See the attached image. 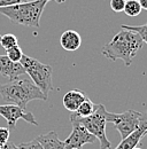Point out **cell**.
<instances>
[{
    "instance_id": "6da1fadb",
    "label": "cell",
    "mask_w": 147,
    "mask_h": 149,
    "mask_svg": "<svg viewBox=\"0 0 147 149\" xmlns=\"http://www.w3.org/2000/svg\"><path fill=\"white\" fill-rule=\"evenodd\" d=\"M144 45L140 36L131 30L122 29L102 48V55L110 61L122 60L125 67H130L133 57L138 54Z\"/></svg>"
},
{
    "instance_id": "7a4b0ae2",
    "label": "cell",
    "mask_w": 147,
    "mask_h": 149,
    "mask_svg": "<svg viewBox=\"0 0 147 149\" xmlns=\"http://www.w3.org/2000/svg\"><path fill=\"white\" fill-rule=\"evenodd\" d=\"M0 95L7 103H14L24 110L30 101H46L48 99L32 80L27 78H16L9 83L0 84Z\"/></svg>"
},
{
    "instance_id": "3957f363",
    "label": "cell",
    "mask_w": 147,
    "mask_h": 149,
    "mask_svg": "<svg viewBox=\"0 0 147 149\" xmlns=\"http://www.w3.org/2000/svg\"><path fill=\"white\" fill-rule=\"evenodd\" d=\"M46 2V0H32L18 5L0 7V14L5 15L12 22L20 25L39 28L40 17L43 15Z\"/></svg>"
},
{
    "instance_id": "277c9868",
    "label": "cell",
    "mask_w": 147,
    "mask_h": 149,
    "mask_svg": "<svg viewBox=\"0 0 147 149\" xmlns=\"http://www.w3.org/2000/svg\"><path fill=\"white\" fill-rule=\"evenodd\" d=\"M106 108L104 104H97V109L88 117H76L73 113L70 115V122H77L82 126L95 136L100 142V149H110L111 143L106 135Z\"/></svg>"
},
{
    "instance_id": "5b68a950",
    "label": "cell",
    "mask_w": 147,
    "mask_h": 149,
    "mask_svg": "<svg viewBox=\"0 0 147 149\" xmlns=\"http://www.w3.org/2000/svg\"><path fill=\"white\" fill-rule=\"evenodd\" d=\"M20 63L23 65L25 74L30 76L31 80L40 88V91L48 96V93L53 90L52 67L28 55L22 56Z\"/></svg>"
},
{
    "instance_id": "8992f818",
    "label": "cell",
    "mask_w": 147,
    "mask_h": 149,
    "mask_svg": "<svg viewBox=\"0 0 147 149\" xmlns=\"http://www.w3.org/2000/svg\"><path fill=\"white\" fill-rule=\"evenodd\" d=\"M141 113L136 110L130 109L128 111L115 113V112H106V120L110 122L115 125L116 130L120 132L121 138L124 139L131 132L136 130L139 126Z\"/></svg>"
},
{
    "instance_id": "52a82bcc",
    "label": "cell",
    "mask_w": 147,
    "mask_h": 149,
    "mask_svg": "<svg viewBox=\"0 0 147 149\" xmlns=\"http://www.w3.org/2000/svg\"><path fill=\"white\" fill-rule=\"evenodd\" d=\"M0 116L4 117L7 122V127L14 129L18 119H24L29 124H32L35 126H38V122L36 120L32 112L25 111L21 107H18L14 103H6L0 104Z\"/></svg>"
},
{
    "instance_id": "ba28073f",
    "label": "cell",
    "mask_w": 147,
    "mask_h": 149,
    "mask_svg": "<svg viewBox=\"0 0 147 149\" xmlns=\"http://www.w3.org/2000/svg\"><path fill=\"white\" fill-rule=\"evenodd\" d=\"M73 131L69 136L63 141L66 149H82L84 145L93 143L95 141V136L92 135L84 126H82L77 122H71Z\"/></svg>"
},
{
    "instance_id": "9c48e42d",
    "label": "cell",
    "mask_w": 147,
    "mask_h": 149,
    "mask_svg": "<svg viewBox=\"0 0 147 149\" xmlns=\"http://www.w3.org/2000/svg\"><path fill=\"white\" fill-rule=\"evenodd\" d=\"M147 131V112L141 113L140 117V123L139 126L129 134L128 136H125L124 139H122V141L117 145V147L115 149H133L138 147V145L140 143V140L143 139V136L146 135Z\"/></svg>"
},
{
    "instance_id": "30bf717a",
    "label": "cell",
    "mask_w": 147,
    "mask_h": 149,
    "mask_svg": "<svg viewBox=\"0 0 147 149\" xmlns=\"http://www.w3.org/2000/svg\"><path fill=\"white\" fill-rule=\"evenodd\" d=\"M24 74L25 70L20 62H13L6 55H0V74L14 80Z\"/></svg>"
},
{
    "instance_id": "8fae6325",
    "label": "cell",
    "mask_w": 147,
    "mask_h": 149,
    "mask_svg": "<svg viewBox=\"0 0 147 149\" xmlns=\"http://www.w3.org/2000/svg\"><path fill=\"white\" fill-rule=\"evenodd\" d=\"M86 99H88V95L84 92L79 90H71L64 94L62 99V103L67 110H69L70 112H75L77 110V108L80 106V103Z\"/></svg>"
},
{
    "instance_id": "7c38bea8",
    "label": "cell",
    "mask_w": 147,
    "mask_h": 149,
    "mask_svg": "<svg viewBox=\"0 0 147 149\" xmlns=\"http://www.w3.org/2000/svg\"><path fill=\"white\" fill-rule=\"evenodd\" d=\"M60 44H61V46H62V48L64 51L75 52L82 45V37H80V35L77 31L67 30V31H64L61 35Z\"/></svg>"
},
{
    "instance_id": "4fadbf2b",
    "label": "cell",
    "mask_w": 147,
    "mask_h": 149,
    "mask_svg": "<svg viewBox=\"0 0 147 149\" xmlns=\"http://www.w3.org/2000/svg\"><path fill=\"white\" fill-rule=\"evenodd\" d=\"M44 149H66L63 141H61L55 131L41 134L36 139Z\"/></svg>"
},
{
    "instance_id": "5bb4252c",
    "label": "cell",
    "mask_w": 147,
    "mask_h": 149,
    "mask_svg": "<svg viewBox=\"0 0 147 149\" xmlns=\"http://www.w3.org/2000/svg\"><path fill=\"white\" fill-rule=\"evenodd\" d=\"M95 109H97V104L93 103L91 100L88 97L86 100H84L80 103V106L77 108V110L75 112H71V113H73L74 116H76V117L82 118V117H88V116L92 115Z\"/></svg>"
},
{
    "instance_id": "9a60e30c",
    "label": "cell",
    "mask_w": 147,
    "mask_h": 149,
    "mask_svg": "<svg viewBox=\"0 0 147 149\" xmlns=\"http://www.w3.org/2000/svg\"><path fill=\"white\" fill-rule=\"evenodd\" d=\"M141 6L139 3L138 0H125V5H124V9L123 12L131 17L138 16L141 13Z\"/></svg>"
},
{
    "instance_id": "2e32d148",
    "label": "cell",
    "mask_w": 147,
    "mask_h": 149,
    "mask_svg": "<svg viewBox=\"0 0 147 149\" xmlns=\"http://www.w3.org/2000/svg\"><path fill=\"white\" fill-rule=\"evenodd\" d=\"M23 55H24L23 54V51H22V48L18 45L13 46V47L6 49V56L10 61H13V62H20Z\"/></svg>"
},
{
    "instance_id": "e0dca14e",
    "label": "cell",
    "mask_w": 147,
    "mask_h": 149,
    "mask_svg": "<svg viewBox=\"0 0 147 149\" xmlns=\"http://www.w3.org/2000/svg\"><path fill=\"white\" fill-rule=\"evenodd\" d=\"M121 26H122V29L131 30V31L138 33L140 38L143 39V41L147 44V23L144 25H138V26H132V25H127V24H122Z\"/></svg>"
},
{
    "instance_id": "ac0fdd59",
    "label": "cell",
    "mask_w": 147,
    "mask_h": 149,
    "mask_svg": "<svg viewBox=\"0 0 147 149\" xmlns=\"http://www.w3.org/2000/svg\"><path fill=\"white\" fill-rule=\"evenodd\" d=\"M0 44H1V46L5 49H7V48H10L13 46L18 45V38H16V36H14L13 33H6V35L1 36Z\"/></svg>"
},
{
    "instance_id": "d6986e66",
    "label": "cell",
    "mask_w": 147,
    "mask_h": 149,
    "mask_svg": "<svg viewBox=\"0 0 147 149\" xmlns=\"http://www.w3.org/2000/svg\"><path fill=\"white\" fill-rule=\"evenodd\" d=\"M18 149H44L36 139L35 140H31V141H28V142L20 143V145H18Z\"/></svg>"
},
{
    "instance_id": "ffe728a7",
    "label": "cell",
    "mask_w": 147,
    "mask_h": 149,
    "mask_svg": "<svg viewBox=\"0 0 147 149\" xmlns=\"http://www.w3.org/2000/svg\"><path fill=\"white\" fill-rule=\"evenodd\" d=\"M124 5H125V0H110V8L116 13L123 12Z\"/></svg>"
},
{
    "instance_id": "44dd1931",
    "label": "cell",
    "mask_w": 147,
    "mask_h": 149,
    "mask_svg": "<svg viewBox=\"0 0 147 149\" xmlns=\"http://www.w3.org/2000/svg\"><path fill=\"white\" fill-rule=\"evenodd\" d=\"M9 135H10V130L7 126L0 127V143L5 145L7 141H9Z\"/></svg>"
},
{
    "instance_id": "7402d4cb",
    "label": "cell",
    "mask_w": 147,
    "mask_h": 149,
    "mask_svg": "<svg viewBox=\"0 0 147 149\" xmlns=\"http://www.w3.org/2000/svg\"><path fill=\"white\" fill-rule=\"evenodd\" d=\"M28 1H32V0H0V7L13 6V5H18V3H23Z\"/></svg>"
},
{
    "instance_id": "603a6c76",
    "label": "cell",
    "mask_w": 147,
    "mask_h": 149,
    "mask_svg": "<svg viewBox=\"0 0 147 149\" xmlns=\"http://www.w3.org/2000/svg\"><path fill=\"white\" fill-rule=\"evenodd\" d=\"M1 149H18V148L15 143H13V142H10V141H7V142L2 146Z\"/></svg>"
},
{
    "instance_id": "cb8c5ba5",
    "label": "cell",
    "mask_w": 147,
    "mask_h": 149,
    "mask_svg": "<svg viewBox=\"0 0 147 149\" xmlns=\"http://www.w3.org/2000/svg\"><path fill=\"white\" fill-rule=\"evenodd\" d=\"M138 1H139V3H140L141 8L147 10V0H138Z\"/></svg>"
},
{
    "instance_id": "d4e9b609",
    "label": "cell",
    "mask_w": 147,
    "mask_h": 149,
    "mask_svg": "<svg viewBox=\"0 0 147 149\" xmlns=\"http://www.w3.org/2000/svg\"><path fill=\"white\" fill-rule=\"evenodd\" d=\"M46 1H50V0H46ZM54 1H56L57 3H63V2H66L67 0H54Z\"/></svg>"
},
{
    "instance_id": "484cf974",
    "label": "cell",
    "mask_w": 147,
    "mask_h": 149,
    "mask_svg": "<svg viewBox=\"0 0 147 149\" xmlns=\"http://www.w3.org/2000/svg\"><path fill=\"white\" fill-rule=\"evenodd\" d=\"M133 149H143V148H139V147H136V148H133Z\"/></svg>"
},
{
    "instance_id": "4316f807",
    "label": "cell",
    "mask_w": 147,
    "mask_h": 149,
    "mask_svg": "<svg viewBox=\"0 0 147 149\" xmlns=\"http://www.w3.org/2000/svg\"><path fill=\"white\" fill-rule=\"evenodd\" d=\"M2 146H4V145H1V143H0V149L2 148Z\"/></svg>"
},
{
    "instance_id": "83f0119b",
    "label": "cell",
    "mask_w": 147,
    "mask_h": 149,
    "mask_svg": "<svg viewBox=\"0 0 147 149\" xmlns=\"http://www.w3.org/2000/svg\"><path fill=\"white\" fill-rule=\"evenodd\" d=\"M0 39H1V35H0Z\"/></svg>"
},
{
    "instance_id": "f1b7e54d",
    "label": "cell",
    "mask_w": 147,
    "mask_h": 149,
    "mask_svg": "<svg viewBox=\"0 0 147 149\" xmlns=\"http://www.w3.org/2000/svg\"><path fill=\"white\" fill-rule=\"evenodd\" d=\"M146 135H147V131H146Z\"/></svg>"
}]
</instances>
